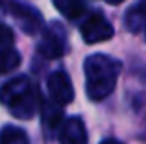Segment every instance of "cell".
Here are the masks:
<instances>
[{
  "label": "cell",
  "instance_id": "cell-5",
  "mask_svg": "<svg viewBox=\"0 0 146 144\" xmlns=\"http://www.w3.org/2000/svg\"><path fill=\"white\" fill-rule=\"evenodd\" d=\"M9 11L24 33L33 35V33H37L43 28V17L39 15V11L35 7L26 6V4H19V2H11Z\"/></svg>",
  "mask_w": 146,
  "mask_h": 144
},
{
  "label": "cell",
  "instance_id": "cell-10",
  "mask_svg": "<svg viewBox=\"0 0 146 144\" xmlns=\"http://www.w3.org/2000/svg\"><path fill=\"white\" fill-rule=\"evenodd\" d=\"M19 65H21V54L15 48L0 50V74H7V72L15 70Z\"/></svg>",
  "mask_w": 146,
  "mask_h": 144
},
{
  "label": "cell",
  "instance_id": "cell-6",
  "mask_svg": "<svg viewBox=\"0 0 146 144\" xmlns=\"http://www.w3.org/2000/svg\"><path fill=\"white\" fill-rule=\"evenodd\" d=\"M48 92L54 104L67 105L74 100V87L65 72H52L48 78Z\"/></svg>",
  "mask_w": 146,
  "mask_h": 144
},
{
  "label": "cell",
  "instance_id": "cell-9",
  "mask_svg": "<svg viewBox=\"0 0 146 144\" xmlns=\"http://www.w3.org/2000/svg\"><path fill=\"white\" fill-rule=\"evenodd\" d=\"M52 2L67 18H78L85 11L83 0H52Z\"/></svg>",
  "mask_w": 146,
  "mask_h": 144
},
{
  "label": "cell",
  "instance_id": "cell-3",
  "mask_svg": "<svg viewBox=\"0 0 146 144\" xmlns=\"http://www.w3.org/2000/svg\"><path fill=\"white\" fill-rule=\"evenodd\" d=\"M82 37L87 44H94V43H102L113 37L115 30L111 26V22L104 17L102 13H93L80 28Z\"/></svg>",
  "mask_w": 146,
  "mask_h": 144
},
{
  "label": "cell",
  "instance_id": "cell-1",
  "mask_svg": "<svg viewBox=\"0 0 146 144\" xmlns=\"http://www.w3.org/2000/svg\"><path fill=\"white\" fill-rule=\"evenodd\" d=\"M83 70L87 96L93 102H100L113 92L122 70V63L106 54H93L85 59Z\"/></svg>",
  "mask_w": 146,
  "mask_h": 144
},
{
  "label": "cell",
  "instance_id": "cell-13",
  "mask_svg": "<svg viewBox=\"0 0 146 144\" xmlns=\"http://www.w3.org/2000/svg\"><path fill=\"white\" fill-rule=\"evenodd\" d=\"M15 35H13V30L6 24H0V46H9L13 43Z\"/></svg>",
  "mask_w": 146,
  "mask_h": 144
},
{
  "label": "cell",
  "instance_id": "cell-12",
  "mask_svg": "<svg viewBox=\"0 0 146 144\" xmlns=\"http://www.w3.org/2000/svg\"><path fill=\"white\" fill-rule=\"evenodd\" d=\"M61 116H63V111H61V107H57V104H54V102L43 104V120L48 127H56L61 122Z\"/></svg>",
  "mask_w": 146,
  "mask_h": 144
},
{
  "label": "cell",
  "instance_id": "cell-8",
  "mask_svg": "<svg viewBox=\"0 0 146 144\" xmlns=\"http://www.w3.org/2000/svg\"><path fill=\"white\" fill-rule=\"evenodd\" d=\"M124 24L129 32L133 33H139L141 30L144 28V6H143V0H141L137 6L129 7L128 13L124 17Z\"/></svg>",
  "mask_w": 146,
  "mask_h": 144
},
{
  "label": "cell",
  "instance_id": "cell-2",
  "mask_svg": "<svg viewBox=\"0 0 146 144\" xmlns=\"http://www.w3.org/2000/svg\"><path fill=\"white\" fill-rule=\"evenodd\" d=\"M0 102L13 116L28 120L35 115L39 98L32 81L24 76H19L0 87Z\"/></svg>",
  "mask_w": 146,
  "mask_h": 144
},
{
  "label": "cell",
  "instance_id": "cell-11",
  "mask_svg": "<svg viewBox=\"0 0 146 144\" xmlns=\"http://www.w3.org/2000/svg\"><path fill=\"white\" fill-rule=\"evenodd\" d=\"M0 144H30L24 129L13 126H6L0 131Z\"/></svg>",
  "mask_w": 146,
  "mask_h": 144
},
{
  "label": "cell",
  "instance_id": "cell-14",
  "mask_svg": "<svg viewBox=\"0 0 146 144\" xmlns=\"http://www.w3.org/2000/svg\"><path fill=\"white\" fill-rule=\"evenodd\" d=\"M100 144H122V142L117 141V139H106V141H102Z\"/></svg>",
  "mask_w": 146,
  "mask_h": 144
},
{
  "label": "cell",
  "instance_id": "cell-15",
  "mask_svg": "<svg viewBox=\"0 0 146 144\" xmlns=\"http://www.w3.org/2000/svg\"><path fill=\"white\" fill-rule=\"evenodd\" d=\"M107 4H111V6H118V4H122L124 0H106Z\"/></svg>",
  "mask_w": 146,
  "mask_h": 144
},
{
  "label": "cell",
  "instance_id": "cell-4",
  "mask_svg": "<svg viewBox=\"0 0 146 144\" xmlns=\"http://www.w3.org/2000/svg\"><path fill=\"white\" fill-rule=\"evenodd\" d=\"M65 50H67V33L61 24H52V28L44 33L43 41L37 46V52L46 59H57L65 54Z\"/></svg>",
  "mask_w": 146,
  "mask_h": 144
},
{
  "label": "cell",
  "instance_id": "cell-7",
  "mask_svg": "<svg viewBox=\"0 0 146 144\" xmlns=\"http://www.w3.org/2000/svg\"><path fill=\"white\" fill-rule=\"evenodd\" d=\"M59 142L61 144H87V131L82 118L72 116L63 124L59 131Z\"/></svg>",
  "mask_w": 146,
  "mask_h": 144
}]
</instances>
